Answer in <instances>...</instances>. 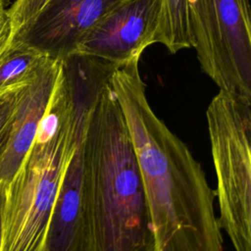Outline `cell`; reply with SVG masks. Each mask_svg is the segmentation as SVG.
<instances>
[{"instance_id":"14","label":"cell","mask_w":251,"mask_h":251,"mask_svg":"<svg viewBox=\"0 0 251 251\" xmlns=\"http://www.w3.org/2000/svg\"><path fill=\"white\" fill-rule=\"evenodd\" d=\"M49 0H14L7 10L13 34L33 19Z\"/></svg>"},{"instance_id":"10","label":"cell","mask_w":251,"mask_h":251,"mask_svg":"<svg viewBox=\"0 0 251 251\" xmlns=\"http://www.w3.org/2000/svg\"><path fill=\"white\" fill-rule=\"evenodd\" d=\"M120 67L104 59L75 52L60 61L71 108L75 148L82 145L88 119L103 88Z\"/></svg>"},{"instance_id":"2","label":"cell","mask_w":251,"mask_h":251,"mask_svg":"<svg viewBox=\"0 0 251 251\" xmlns=\"http://www.w3.org/2000/svg\"><path fill=\"white\" fill-rule=\"evenodd\" d=\"M82 201L85 251H157L134 145L110 83L82 139Z\"/></svg>"},{"instance_id":"13","label":"cell","mask_w":251,"mask_h":251,"mask_svg":"<svg viewBox=\"0 0 251 251\" xmlns=\"http://www.w3.org/2000/svg\"><path fill=\"white\" fill-rule=\"evenodd\" d=\"M18 89L19 87L0 91V166L10 141L13 112Z\"/></svg>"},{"instance_id":"17","label":"cell","mask_w":251,"mask_h":251,"mask_svg":"<svg viewBox=\"0 0 251 251\" xmlns=\"http://www.w3.org/2000/svg\"><path fill=\"white\" fill-rule=\"evenodd\" d=\"M4 3H3V0H0V5H3Z\"/></svg>"},{"instance_id":"9","label":"cell","mask_w":251,"mask_h":251,"mask_svg":"<svg viewBox=\"0 0 251 251\" xmlns=\"http://www.w3.org/2000/svg\"><path fill=\"white\" fill-rule=\"evenodd\" d=\"M44 251H85L82 201V145L65 170L50 216Z\"/></svg>"},{"instance_id":"16","label":"cell","mask_w":251,"mask_h":251,"mask_svg":"<svg viewBox=\"0 0 251 251\" xmlns=\"http://www.w3.org/2000/svg\"><path fill=\"white\" fill-rule=\"evenodd\" d=\"M5 183L0 181V250H1V238H2V210L5 196Z\"/></svg>"},{"instance_id":"3","label":"cell","mask_w":251,"mask_h":251,"mask_svg":"<svg viewBox=\"0 0 251 251\" xmlns=\"http://www.w3.org/2000/svg\"><path fill=\"white\" fill-rule=\"evenodd\" d=\"M75 149L71 108L59 69L34 141L5 185L0 251H44L52 209Z\"/></svg>"},{"instance_id":"15","label":"cell","mask_w":251,"mask_h":251,"mask_svg":"<svg viewBox=\"0 0 251 251\" xmlns=\"http://www.w3.org/2000/svg\"><path fill=\"white\" fill-rule=\"evenodd\" d=\"M12 37L13 31L11 22L3 4L0 5V54Z\"/></svg>"},{"instance_id":"11","label":"cell","mask_w":251,"mask_h":251,"mask_svg":"<svg viewBox=\"0 0 251 251\" xmlns=\"http://www.w3.org/2000/svg\"><path fill=\"white\" fill-rule=\"evenodd\" d=\"M47 58L12 37L0 54V91L28 82Z\"/></svg>"},{"instance_id":"7","label":"cell","mask_w":251,"mask_h":251,"mask_svg":"<svg viewBox=\"0 0 251 251\" xmlns=\"http://www.w3.org/2000/svg\"><path fill=\"white\" fill-rule=\"evenodd\" d=\"M125 0H49L40 12L18 29V39L42 55L62 61L75 52L89 29Z\"/></svg>"},{"instance_id":"6","label":"cell","mask_w":251,"mask_h":251,"mask_svg":"<svg viewBox=\"0 0 251 251\" xmlns=\"http://www.w3.org/2000/svg\"><path fill=\"white\" fill-rule=\"evenodd\" d=\"M159 14L160 0H125L89 29L75 52L117 66L140 59L142 52L155 43Z\"/></svg>"},{"instance_id":"1","label":"cell","mask_w":251,"mask_h":251,"mask_svg":"<svg viewBox=\"0 0 251 251\" xmlns=\"http://www.w3.org/2000/svg\"><path fill=\"white\" fill-rule=\"evenodd\" d=\"M139 59L118 67L110 86L141 170L157 251H224L215 191L188 147L152 110Z\"/></svg>"},{"instance_id":"5","label":"cell","mask_w":251,"mask_h":251,"mask_svg":"<svg viewBox=\"0 0 251 251\" xmlns=\"http://www.w3.org/2000/svg\"><path fill=\"white\" fill-rule=\"evenodd\" d=\"M191 47L220 87L251 103L249 0H188Z\"/></svg>"},{"instance_id":"8","label":"cell","mask_w":251,"mask_h":251,"mask_svg":"<svg viewBox=\"0 0 251 251\" xmlns=\"http://www.w3.org/2000/svg\"><path fill=\"white\" fill-rule=\"evenodd\" d=\"M60 69V61L47 58L35 75L18 89L8 148L0 166V181L13 177L31 147L48 108Z\"/></svg>"},{"instance_id":"4","label":"cell","mask_w":251,"mask_h":251,"mask_svg":"<svg viewBox=\"0 0 251 251\" xmlns=\"http://www.w3.org/2000/svg\"><path fill=\"white\" fill-rule=\"evenodd\" d=\"M206 117L220 226L235 251H251V103L220 90Z\"/></svg>"},{"instance_id":"12","label":"cell","mask_w":251,"mask_h":251,"mask_svg":"<svg viewBox=\"0 0 251 251\" xmlns=\"http://www.w3.org/2000/svg\"><path fill=\"white\" fill-rule=\"evenodd\" d=\"M155 43L175 54L191 48L188 0H160V14Z\"/></svg>"}]
</instances>
